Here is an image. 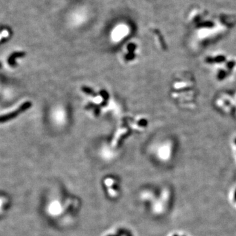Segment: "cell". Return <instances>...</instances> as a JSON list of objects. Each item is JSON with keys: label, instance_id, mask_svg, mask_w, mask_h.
Returning <instances> with one entry per match:
<instances>
[{"label": "cell", "instance_id": "obj_1", "mask_svg": "<svg viewBox=\"0 0 236 236\" xmlns=\"http://www.w3.org/2000/svg\"><path fill=\"white\" fill-rule=\"evenodd\" d=\"M31 106H32V103L29 101L23 103L18 109L14 111V112L5 114V115L0 116V123H4L6 122V121H8L10 119H14V118L18 116L20 114L25 112L26 110L29 109Z\"/></svg>", "mask_w": 236, "mask_h": 236}, {"label": "cell", "instance_id": "obj_2", "mask_svg": "<svg viewBox=\"0 0 236 236\" xmlns=\"http://www.w3.org/2000/svg\"><path fill=\"white\" fill-rule=\"evenodd\" d=\"M26 55V53H24V52H15V53H13L11 56L9 57V59H8V62L9 65L11 66H15L16 64V62H15V59L17 58H20V57H23Z\"/></svg>", "mask_w": 236, "mask_h": 236}, {"label": "cell", "instance_id": "obj_3", "mask_svg": "<svg viewBox=\"0 0 236 236\" xmlns=\"http://www.w3.org/2000/svg\"><path fill=\"white\" fill-rule=\"evenodd\" d=\"M100 95L102 96L103 102L99 105L100 106V107L106 106L108 102L109 98H110L108 93L106 91H105V90H101V91H100Z\"/></svg>", "mask_w": 236, "mask_h": 236}, {"label": "cell", "instance_id": "obj_4", "mask_svg": "<svg viewBox=\"0 0 236 236\" xmlns=\"http://www.w3.org/2000/svg\"><path fill=\"white\" fill-rule=\"evenodd\" d=\"M81 89H82L83 92H84L85 93H86V94L88 95L92 96L93 97H96V96H97V95H98L96 94V93H95L91 88L89 87L83 86V87H82Z\"/></svg>", "mask_w": 236, "mask_h": 236}, {"label": "cell", "instance_id": "obj_5", "mask_svg": "<svg viewBox=\"0 0 236 236\" xmlns=\"http://www.w3.org/2000/svg\"><path fill=\"white\" fill-rule=\"evenodd\" d=\"M224 60H225V57L224 56H218L213 59L211 58H208L207 59V62H224Z\"/></svg>", "mask_w": 236, "mask_h": 236}, {"label": "cell", "instance_id": "obj_6", "mask_svg": "<svg viewBox=\"0 0 236 236\" xmlns=\"http://www.w3.org/2000/svg\"><path fill=\"white\" fill-rule=\"evenodd\" d=\"M131 133H132V130L129 129V131H128L127 133L121 135V136L119 137V139L117 140V146H119L121 142L122 141L123 139H125V138H127L128 136H129V135L131 134Z\"/></svg>", "mask_w": 236, "mask_h": 236}, {"label": "cell", "instance_id": "obj_7", "mask_svg": "<svg viewBox=\"0 0 236 236\" xmlns=\"http://www.w3.org/2000/svg\"><path fill=\"white\" fill-rule=\"evenodd\" d=\"M136 45L134 43H131L127 46V50L129 51V53H134V51L136 49Z\"/></svg>", "mask_w": 236, "mask_h": 236}, {"label": "cell", "instance_id": "obj_8", "mask_svg": "<svg viewBox=\"0 0 236 236\" xmlns=\"http://www.w3.org/2000/svg\"><path fill=\"white\" fill-rule=\"evenodd\" d=\"M137 124L138 125H139L140 127H146V126H147V125H148V121L146 120V119H140L139 121H138V122L137 123Z\"/></svg>", "mask_w": 236, "mask_h": 236}, {"label": "cell", "instance_id": "obj_9", "mask_svg": "<svg viewBox=\"0 0 236 236\" xmlns=\"http://www.w3.org/2000/svg\"><path fill=\"white\" fill-rule=\"evenodd\" d=\"M135 57V55L134 53H129L126 55L125 56V60H133Z\"/></svg>", "mask_w": 236, "mask_h": 236}, {"label": "cell", "instance_id": "obj_10", "mask_svg": "<svg viewBox=\"0 0 236 236\" xmlns=\"http://www.w3.org/2000/svg\"><path fill=\"white\" fill-rule=\"evenodd\" d=\"M97 107H99V105H94V104H93V103H89V104H88L86 106L85 109H87V110L91 109V108L95 109V108H96Z\"/></svg>", "mask_w": 236, "mask_h": 236}, {"label": "cell", "instance_id": "obj_11", "mask_svg": "<svg viewBox=\"0 0 236 236\" xmlns=\"http://www.w3.org/2000/svg\"><path fill=\"white\" fill-rule=\"evenodd\" d=\"M100 106L99 105V107H97L96 108L94 109V114L96 117H98L100 115Z\"/></svg>", "mask_w": 236, "mask_h": 236}, {"label": "cell", "instance_id": "obj_12", "mask_svg": "<svg viewBox=\"0 0 236 236\" xmlns=\"http://www.w3.org/2000/svg\"><path fill=\"white\" fill-rule=\"evenodd\" d=\"M225 75H226V74H225V72H223V71H221L220 72V74H219V75H218V78H219L220 79H223L224 77H225Z\"/></svg>", "mask_w": 236, "mask_h": 236}, {"label": "cell", "instance_id": "obj_13", "mask_svg": "<svg viewBox=\"0 0 236 236\" xmlns=\"http://www.w3.org/2000/svg\"><path fill=\"white\" fill-rule=\"evenodd\" d=\"M234 197H235V200L236 201V191H235V196H234Z\"/></svg>", "mask_w": 236, "mask_h": 236}, {"label": "cell", "instance_id": "obj_14", "mask_svg": "<svg viewBox=\"0 0 236 236\" xmlns=\"http://www.w3.org/2000/svg\"><path fill=\"white\" fill-rule=\"evenodd\" d=\"M1 64H0V68H1Z\"/></svg>", "mask_w": 236, "mask_h": 236}, {"label": "cell", "instance_id": "obj_15", "mask_svg": "<svg viewBox=\"0 0 236 236\" xmlns=\"http://www.w3.org/2000/svg\"><path fill=\"white\" fill-rule=\"evenodd\" d=\"M235 143H236V140H235Z\"/></svg>", "mask_w": 236, "mask_h": 236}, {"label": "cell", "instance_id": "obj_16", "mask_svg": "<svg viewBox=\"0 0 236 236\" xmlns=\"http://www.w3.org/2000/svg\"><path fill=\"white\" fill-rule=\"evenodd\" d=\"M175 236H178V235H175Z\"/></svg>", "mask_w": 236, "mask_h": 236}]
</instances>
